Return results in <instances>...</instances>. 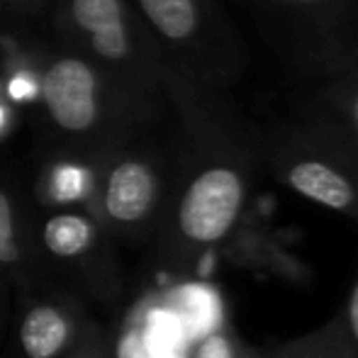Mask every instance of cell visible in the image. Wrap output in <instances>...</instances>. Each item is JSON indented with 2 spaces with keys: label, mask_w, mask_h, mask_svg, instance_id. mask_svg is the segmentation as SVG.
<instances>
[{
  "label": "cell",
  "mask_w": 358,
  "mask_h": 358,
  "mask_svg": "<svg viewBox=\"0 0 358 358\" xmlns=\"http://www.w3.org/2000/svg\"><path fill=\"white\" fill-rule=\"evenodd\" d=\"M164 85L183 146L151 241L164 268L185 273L239 231L261 161V134L251 132L227 95L193 85L171 69Z\"/></svg>",
  "instance_id": "obj_1"
},
{
  "label": "cell",
  "mask_w": 358,
  "mask_h": 358,
  "mask_svg": "<svg viewBox=\"0 0 358 358\" xmlns=\"http://www.w3.org/2000/svg\"><path fill=\"white\" fill-rule=\"evenodd\" d=\"M34 69L37 103L62 154L93 159L139 139L156 122L93 62L71 49H49L34 59Z\"/></svg>",
  "instance_id": "obj_2"
},
{
  "label": "cell",
  "mask_w": 358,
  "mask_h": 358,
  "mask_svg": "<svg viewBox=\"0 0 358 358\" xmlns=\"http://www.w3.org/2000/svg\"><path fill=\"white\" fill-rule=\"evenodd\" d=\"M49 8L62 47L93 62L151 120L171 110L166 64L129 0H52Z\"/></svg>",
  "instance_id": "obj_3"
},
{
  "label": "cell",
  "mask_w": 358,
  "mask_h": 358,
  "mask_svg": "<svg viewBox=\"0 0 358 358\" xmlns=\"http://www.w3.org/2000/svg\"><path fill=\"white\" fill-rule=\"evenodd\" d=\"M166 69L227 95L246 69V49L217 0H129Z\"/></svg>",
  "instance_id": "obj_4"
},
{
  "label": "cell",
  "mask_w": 358,
  "mask_h": 358,
  "mask_svg": "<svg viewBox=\"0 0 358 358\" xmlns=\"http://www.w3.org/2000/svg\"><path fill=\"white\" fill-rule=\"evenodd\" d=\"M287 71L327 80L358 64V0H246Z\"/></svg>",
  "instance_id": "obj_5"
},
{
  "label": "cell",
  "mask_w": 358,
  "mask_h": 358,
  "mask_svg": "<svg viewBox=\"0 0 358 358\" xmlns=\"http://www.w3.org/2000/svg\"><path fill=\"white\" fill-rule=\"evenodd\" d=\"M176 154L139 139L93 156V185L85 210L115 241L144 244L156 234L173 178Z\"/></svg>",
  "instance_id": "obj_6"
},
{
  "label": "cell",
  "mask_w": 358,
  "mask_h": 358,
  "mask_svg": "<svg viewBox=\"0 0 358 358\" xmlns=\"http://www.w3.org/2000/svg\"><path fill=\"white\" fill-rule=\"evenodd\" d=\"M34 239L62 285L95 305H115L124 290L117 241L83 205L32 208Z\"/></svg>",
  "instance_id": "obj_7"
},
{
  "label": "cell",
  "mask_w": 358,
  "mask_h": 358,
  "mask_svg": "<svg viewBox=\"0 0 358 358\" xmlns=\"http://www.w3.org/2000/svg\"><path fill=\"white\" fill-rule=\"evenodd\" d=\"M261 161L300 198L358 220V171L292 124L261 134Z\"/></svg>",
  "instance_id": "obj_8"
},
{
  "label": "cell",
  "mask_w": 358,
  "mask_h": 358,
  "mask_svg": "<svg viewBox=\"0 0 358 358\" xmlns=\"http://www.w3.org/2000/svg\"><path fill=\"white\" fill-rule=\"evenodd\" d=\"M88 302L66 285H49L15 300V346L20 358H66L93 320Z\"/></svg>",
  "instance_id": "obj_9"
},
{
  "label": "cell",
  "mask_w": 358,
  "mask_h": 358,
  "mask_svg": "<svg viewBox=\"0 0 358 358\" xmlns=\"http://www.w3.org/2000/svg\"><path fill=\"white\" fill-rule=\"evenodd\" d=\"M290 124L358 171V64L322 80Z\"/></svg>",
  "instance_id": "obj_10"
},
{
  "label": "cell",
  "mask_w": 358,
  "mask_h": 358,
  "mask_svg": "<svg viewBox=\"0 0 358 358\" xmlns=\"http://www.w3.org/2000/svg\"><path fill=\"white\" fill-rule=\"evenodd\" d=\"M0 278L8 283L13 300L62 285L34 239L32 208L5 183H0Z\"/></svg>",
  "instance_id": "obj_11"
},
{
  "label": "cell",
  "mask_w": 358,
  "mask_h": 358,
  "mask_svg": "<svg viewBox=\"0 0 358 358\" xmlns=\"http://www.w3.org/2000/svg\"><path fill=\"white\" fill-rule=\"evenodd\" d=\"M251 358H354L349 341L341 329L339 315L322 329L302 336V339L287 341V344L273 346L264 354H251Z\"/></svg>",
  "instance_id": "obj_12"
},
{
  "label": "cell",
  "mask_w": 358,
  "mask_h": 358,
  "mask_svg": "<svg viewBox=\"0 0 358 358\" xmlns=\"http://www.w3.org/2000/svg\"><path fill=\"white\" fill-rule=\"evenodd\" d=\"M66 358H115L113 341H110V336L105 334V329L98 322H90L80 344Z\"/></svg>",
  "instance_id": "obj_13"
},
{
  "label": "cell",
  "mask_w": 358,
  "mask_h": 358,
  "mask_svg": "<svg viewBox=\"0 0 358 358\" xmlns=\"http://www.w3.org/2000/svg\"><path fill=\"white\" fill-rule=\"evenodd\" d=\"M339 320H341V329H344L346 341H349L351 354H354V358H358V275H356L354 285H351Z\"/></svg>",
  "instance_id": "obj_14"
},
{
  "label": "cell",
  "mask_w": 358,
  "mask_h": 358,
  "mask_svg": "<svg viewBox=\"0 0 358 358\" xmlns=\"http://www.w3.org/2000/svg\"><path fill=\"white\" fill-rule=\"evenodd\" d=\"M195 358H251V354L239 349L227 334H213L210 339H205Z\"/></svg>",
  "instance_id": "obj_15"
},
{
  "label": "cell",
  "mask_w": 358,
  "mask_h": 358,
  "mask_svg": "<svg viewBox=\"0 0 358 358\" xmlns=\"http://www.w3.org/2000/svg\"><path fill=\"white\" fill-rule=\"evenodd\" d=\"M17 124H20V108L8 98L5 83L0 78V144L8 142L10 134L17 129Z\"/></svg>",
  "instance_id": "obj_16"
},
{
  "label": "cell",
  "mask_w": 358,
  "mask_h": 358,
  "mask_svg": "<svg viewBox=\"0 0 358 358\" xmlns=\"http://www.w3.org/2000/svg\"><path fill=\"white\" fill-rule=\"evenodd\" d=\"M49 3L52 0H0V10L3 13H32Z\"/></svg>",
  "instance_id": "obj_17"
},
{
  "label": "cell",
  "mask_w": 358,
  "mask_h": 358,
  "mask_svg": "<svg viewBox=\"0 0 358 358\" xmlns=\"http://www.w3.org/2000/svg\"><path fill=\"white\" fill-rule=\"evenodd\" d=\"M10 297H13V292H10L8 283H5L3 278H0V339L5 336V331H8V324H10Z\"/></svg>",
  "instance_id": "obj_18"
}]
</instances>
